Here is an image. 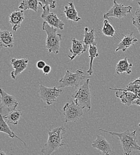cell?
Wrapping results in <instances>:
<instances>
[{
    "instance_id": "11",
    "label": "cell",
    "mask_w": 140,
    "mask_h": 155,
    "mask_svg": "<svg viewBox=\"0 0 140 155\" xmlns=\"http://www.w3.org/2000/svg\"><path fill=\"white\" fill-rule=\"evenodd\" d=\"M91 146L101 151L102 155H110L112 152L110 144L103 136L100 135L97 136V138L92 142Z\"/></svg>"
},
{
    "instance_id": "20",
    "label": "cell",
    "mask_w": 140,
    "mask_h": 155,
    "mask_svg": "<svg viewBox=\"0 0 140 155\" xmlns=\"http://www.w3.org/2000/svg\"><path fill=\"white\" fill-rule=\"evenodd\" d=\"M67 19L75 22L79 21L81 20V18L78 16V13L75 8L73 1L68 2L67 5L65 6L63 11Z\"/></svg>"
},
{
    "instance_id": "14",
    "label": "cell",
    "mask_w": 140,
    "mask_h": 155,
    "mask_svg": "<svg viewBox=\"0 0 140 155\" xmlns=\"http://www.w3.org/2000/svg\"><path fill=\"white\" fill-rule=\"evenodd\" d=\"M116 96L118 98H120V101L123 104L128 106L133 104V102L138 98L134 93L129 91H116Z\"/></svg>"
},
{
    "instance_id": "5",
    "label": "cell",
    "mask_w": 140,
    "mask_h": 155,
    "mask_svg": "<svg viewBox=\"0 0 140 155\" xmlns=\"http://www.w3.org/2000/svg\"><path fill=\"white\" fill-rule=\"evenodd\" d=\"M89 78L84 75V72L81 69L77 70L74 73L71 72L69 70H67L65 75L59 81V88H63L67 87H71L77 89Z\"/></svg>"
},
{
    "instance_id": "17",
    "label": "cell",
    "mask_w": 140,
    "mask_h": 155,
    "mask_svg": "<svg viewBox=\"0 0 140 155\" xmlns=\"http://www.w3.org/2000/svg\"><path fill=\"white\" fill-rule=\"evenodd\" d=\"M70 51L72 53L71 56L68 55L70 60H73L77 56L85 53L83 41L77 40L75 38L72 39V47L70 49Z\"/></svg>"
},
{
    "instance_id": "10",
    "label": "cell",
    "mask_w": 140,
    "mask_h": 155,
    "mask_svg": "<svg viewBox=\"0 0 140 155\" xmlns=\"http://www.w3.org/2000/svg\"><path fill=\"white\" fill-rule=\"evenodd\" d=\"M0 95H1L0 109H2L3 108H7L9 112H10L16 109L17 106L19 104V103L14 96L7 94L1 88H0Z\"/></svg>"
},
{
    "instance_id": "28",
    "label": "cell",
    "mask_w": 140,
    "mask_h": 155,
    "mask_svg": "<svg viewBox=\"0 0 140 155\" xmlns=\"http://www.w3.org/2000/svg\"><path fill=\"white\" fill-rule=\"evenodd\" d=\"M41 7L44 5L49 6L50 8L54 9L56 7V1L55 0H38Z\"/></svg>"
},
{
    "instance_id": "19",
    "label": "cell",
    "mask_w": 140,
    "mask_h": 155,
    "mask_svg": "<svg viewBox=\"0 0 140 155\" xmlns=\"http://www.w3.org/2000/svg\"><path fill=\"white\" fill-rule=\"evenodd\" d=\"M12 129V128L9 126L7 122L4 119L3 116L2 115V109H0V132L7 134L10 138H16L19 139L22 143H23L25 145H26L25 142L22 139H20V138L13 131Z\"/></svg>"
},
{
    "instance_id": "27",
    "label": "cell",
    "mask_w": 140,
    "mask_h": 155,
    "mask_svg": "<svg viewBox=\"0 0 140 155\" xmlns=\"http://www.w3.org/2000/svg\"><path fill=\"white\" fill-rule=\"evenodd\" d=\"M138 8L135 12V15L132 19V22L133 25L137 28L140 35V2H138Z\"/></svg>"
},
{
    "instance_id": "7",
    "label": "cell",
    "mask_w": 140,
    "mask_h": 155,
    "mask_svg": "<svg viewBox=\"0 0 140 155\" xmlns=\"http://www.w3.org/2000/svg\"><path fill=\"white\" fill-rule=\"evenodd\" d=\"M62 88L56 87H46L44 85H39V96L41 99L47 105L50 106L57 101V98L62 93Z\"/></svg>"
},
{
    "instance_id": "8",
    "label": "cell",
    "mask_w": 140,
    "mask_h": 155,
    "mask_svg": "<svg viewBox=\"0 0 140 155\" xmlns=\"http://www.w3.org/2000/svg\"><path fill=\"white\" fill-rule=\"evenodd\" d=\"M132 7L126 6L123 4H118L116 0L113 1V5L111 9L104 15V19H108L111 18H116L121 19L131 13Z\"/></svg>"
},
{
    "instance_id": "21",
    "label": "cell",
    "mask_w": 140,
    "mask_h": 155,
    "mask_svg": "<svg viewBox=\"0 0 140 155\" xmlns=\"http://www.w3.org/2000/svg\"><path fill=\"white\" fill-rule=\"evenodd\" d=\"M132 64L129 63L128 59L125 58L122 60H120L118 62L116 67V71L118 75H120L123 73L130 74L132 72Z\"/></svg>"
},
{
    "instance_id": "3",
    "label": "cell",
    "mask_w": 140,
    "mask_h": 155,
    "mask_svg": "<svg viewBox=\"0 0 140 155\" xmlns=\"http://www.w3.org/2000/svg\"><path fill=\"white\" fill-rule=\"evenodd\" d=\"M42 29L47 34L46 47L49 53H53L57 54L60 49V41L62 40V35L57 32V28L49 25L47 22L43 21Z\"/></svg>"
},
{
    "instance_id": "16",
    "label": "cell",
    "mask_w": 140,
    "mask_h": 155,
    "mask_svg": "<svg viewBox=\"0 0 140 155\" xmlns=\"http://www.w3.org/2000/svg\"><path fill=\"white\" fill-rule=\"evenodd\" d=\"M14 46V37L12 32L0 29V47L12 48Z\"/></svg>"
},
{
    "instance_id": "32",
    "label": "cell",
    "mask_w": 140,
    "mask_h": 155,
    "mask_svg": "<svg viewBox=\"0 0 140 155\" xmlns=\"http://www.w3.org/2000/svg\"><path fill=\"white\" fill-rule=\"evenodd\" d=\"M132 82L134 83V84H140V77L137 78V79H136L134 80V81H132Z\"/></svg>"
},
{
    "instance_id": "23",
    "label": "cell",
    "mask_w": 140,
    "mask_h": 155,
    "mask_svg": "<svg viewBox=\"0 0 140 155\" xmlns=\"http://www.w3.org/2000/svg\"><path fill=\"white\" fill-rule=\"evenodd\" d=\"M39 4L38 0H23L20 2L19 8L23 11L31 10L37 12L39 10Z\"/></svg>"
},
{
    "instance_id": "12",
    "label": "cell",
    "mask_w": 140,
    "mask_h": 155,
    "mask_svg": "<svg viewBox=\"0 0 140 155\" xmlns=\"http://www.w3.org/2000/svg\"><path fill=\"white\" fill-rule=\"evenodd\" d=\"M10 64L14 69V71L11 73V77L13 79H16V77L27 68L28 64V59L12 58L11 59Z\"/></svg>"
},
{
    "instance_id": "29",
    "label": "cell",
    "mask_w": 140,
    "mask_h": 155,
    "mask_svg": "<svg viewBox=\"0 0 140 155\" xmlns=\"http://www.w3.org/2000/svg\"><path fill=\"white\" fill-rule=\"evenodd\" d=\"M52 68L49 65H46L45 67L43 69V72L44 75H48L51 72Z\"/></svg>"
},
{
    "instance_id": "35",
    "label": "cell",
    "mask_w": 140,
    "mask_h": 155,
    "mask_svg": "<svg viewBox=\"0 0 140 155\" xmlns=\"http://www.w3.org/2000/svg\"><path fill=\"white\" fill-rule=\"evenodd\" d=\"M77 155H81V154H80V153H79V154H77Z\"/></svg>"
},
{
    "instance_id": "34",
    "label": "cell",
    "mask_w": 140,
    "mask_h": 155,
    "mask_svg": "<svg viewBox=\"0 0 140 155\" xmlns=\"http://www.w3.org/2000/svg\"><path fill=\"white\" fill-rule=\"evenodd\" d=\"M138 126H139V127H140V123H139V124H138Z\"/></svg>"
},
{
    "instance_id": "2",
    "label": "cell",
    "mask_w": 140,
    "mask_h": 155,
    "mask_svg": "<svg viewBox=\"0 0 140 155\" xmlns=\"http://www.w3.org/2000/svg\"><path fill=\"white\" fill-rule=\"evenodd\" d=\"M100 131L104 132L111 134V136H116L120 140L121 145L125 155H130L133 151H140V145L137 142V130L131 132L129 130L123 133L110 132L102 129H100Z\"/></svg>"
},
{
    "instance_id": "24",
    "label": "cell",
    "mask_w": 140,
    "mask_h": 155,
    "mask_svg": "<svg viewBox=\"0 0 140 155\" xmlns=\"http://www.w3.org/2000/svg\"><path fill=\"white\" fill-rule=\"evenodd\" d=\"M99 57V54L98 53V48L97 45H90L89 48V58H90V66L89 70L87 71V73L89 76H91L93 74V62L95 58Z\"/></svg>"
},
{
    "instance_id": "18",
    "label": "cell",
    "mask_w": 140,
    "mask_h": 155,
    "mask_svg": "<svg viewBox=\"0 0 140 155\" xmlns=\"http://www.w3.org/2000/svg\"><path fill=\"white\" fill-rule=\"evenodd\" d=\"M83 43L85 52L87 50V48H89L90 45H97V42L95 41V30L94 29L89 31V28L87 27H86L84 28V34Z\"/></svg>"
},
{
    "instance_id": "15",
    "label": "cell",
    "mask_w": 140,
    "mask_h": 155,
    "mask_svg": "<svg viewBox=\"0 0 140 155\" xmlns=\"http://www.w3.org/2000/svg\"><path fill=\"white\" fill-rule=\"evenodd\" d=\"M24 20L23 10L15 11L9 16V22L12 25V29L14 32H16L21 26Z\"/></svg>"
},
{
    "instance_id": "9",
    "label": "cell",
    "mask_w": 140,
    "mask_h": 155,
    "mask_svg": "<svg viewBox=\"0 0 140 155\" xmlns=\"http://www.w3.org/2000/svg\"><path fill=\"white\" fill-rule=\"evenodd\" d=\"M43 8V13L41 17L44 21L47 22L49 25L55 28L63 30L64 28V23L57 16V15L52 13L50 11V7L48 5H44L41 7Z\"/></svg>"
},
{
    "instance_id": "25",
    "label": "cell",
    "mask_w": 140,
    "mask_h": 155,
    "mask_svg": "<svg viewBox=\"0 0 140 155\" xmlns=\"http://www.w3.org/2000/svg\"><path fill=\"white\" fill-rule=\"evenodd\" d=\"M110 90H114V91H129L131 92L134 93L135 94H136L138 97H140V84H134L132 82L128 84L125 88H112L109 87Z\"/></svg>"
},
{
    "instance_id": "22",
    "label": "cell",
    "mask_w": 140,
    "mask_h": 155,
    "mask_svg": "<svg viewBox=\"0 0 140 155\" xmlns=\"http://www.w3.org/2000/svg\"><path fill=\"white\" fill-rule=\"evenodd\" d=\"M22 114V113L21 110L15 109L9 112L7 114L3 116V117L7 123L17 125L19 122V120H20Z\"/></svg>"
},
{
    "instance_id": "6",
    "label": "cell",
    "mask_w": 140,
    "mask_h": 155,
    "mask_svg": "<svg viewBox=\"0 0 140 155\" xmlns=\"http://www.w3.org/2000/svg\"><path fill=\"white\" fill-rule=\"evenodd\" d=\"M65 117V122H76L83 115V109L78 106L73 100L71 103H67L63 107L62 112L59 113Z\"/></svg>"
},
{
    "instance_id": "1",
    "label": "cell",
    "mask_w": 140,
    "mask_h": 155,
    "mask_svg": "<svg viewBox=\"0 0 140 155\" xmlns=\"http://www.w3.org/2000/svg\"><path fill=\"white\" fill-rule=\"evenodd\" d=\"M66 132L63 127L49 130V138L46 143L42 147L40 151L41 153L43 155H51L54 152L65 145V142L63 141V135Z\"/></svg>"
},
{
    "instance_id": "31",
    "label": "cell",
    "mask_w": 140,
    "mask_h": 155,
    "mask_svg": "<svg viewBox=\"0 0 140 155\" xmlns=\"http://www.w3.org/2000/svg\"><path fill=\"white\" fill-rule=\"evenodd\" d=\"M133 104H135L137 106H140V97H138V98H137L134 102H133Z\"/></svg>"
},
{
    "instance_id": "36",
    "label": "cell",
    "mask_w": 140,
    "mask_h": 155,
    "mask_svg": "<svg viewBox=\"0 0 140 155\" xmlns=\"http://www.w3.org/2000/svg\"><path fill=\"white\" fill-rule=\"evenodd\" d=\"M132 1H134V0H132Z\"/></svg>"
},
{
    "instance_id": "33",
    "label": "cell",
    "mask_w": 140,
    "mask_h": 155,
    "mask_svg": "<svg viewBox=\"0 0 140 155\" xmlns=\"http://www.w3.org/2000/svg\"><path fill=\"white\" fill-rule=\"evenodd\" d=\"M0 155H6V154H5V153L3 150H0Z\"/></svg>"
},
{
    "instance_id": "13",
    "label": "cell",
    "mask_w": 140,
    "mask_h": 155,
    "mask_svg": "<svg viewBox=\"0 0 140 155\" xmlns=\"http://www.w3.org/2000/svg\"><path fill=\"white\" fill-rule=\"evenodd\" d=\"M133 32H131L126 35H123V38L120 41V43L118 45V48L116 49V52L120 50L125 52L128 48L132 45L134 46V44L138 42V39L135 37L133 36Z\"/></svg>"
},
{
    "instance_id": "4",
    "label": "cell",
    "mask_w": 140,
    "mask_h": 155,
    "mask_svg": "<svg viewBox=\"0 0 140 155\" xmlns=\"http://www.w3.org/2000/svg\"><path fill=\"white\" fill-rule=\"evenodd\" d=\"M89 81V78L87 79L81 86L76 89L75 92L72 95L73 100L74 103L82 109L87 108L88 111H89L92 107Z\"/></svg>"
},
{
    "instance_id": "26",
    "label": "cell",
    "mask_w": 140,
    "mask_h": 155,
    "mask_svg": "<svg viewBox=\"0 0 140 155\" xmlns=\"http://www.w3.org/2000/svg\"><path fill=\"white\" fill-rule=\"evenodd\" d=\"M103 24L104 25L101 30L102 33L107 37H114L116 30L109 22L108 19H104L103 21Z\"/></svg>"
},
{
    "instance_id": "30",
    "label": "cell",
    "mask_w": 140,
    "mask_h": 155,
    "mask_svg": "<svg viewBox=\"0 0 140 155\" xmlns=\"http://www.w3.org/2000/svg\"><path fill=\"white\" fill-rule=\"evenodd\" d=\"M46 65V62L43 60H40L37 63V68L39 69H42L45 67V66Z\"/></svg>"
}]
</instances>
